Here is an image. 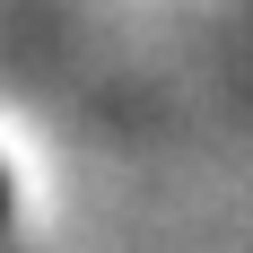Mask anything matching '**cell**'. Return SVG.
<instances>
[{
    "label": "cell",
    "mask_w": 253,
    "mask_h": 253,
    "mask_svg": "<svg viewBox=\"0 0 253 253\" xmlns=\"http://www.w3.org/2000/svg\"><path fill=\"white\" fill-rule=\"evenodd\" d=\"M0 218H9V175H0Z\"/></svg>",
    "instance_id": "1"
}]
</instances>
